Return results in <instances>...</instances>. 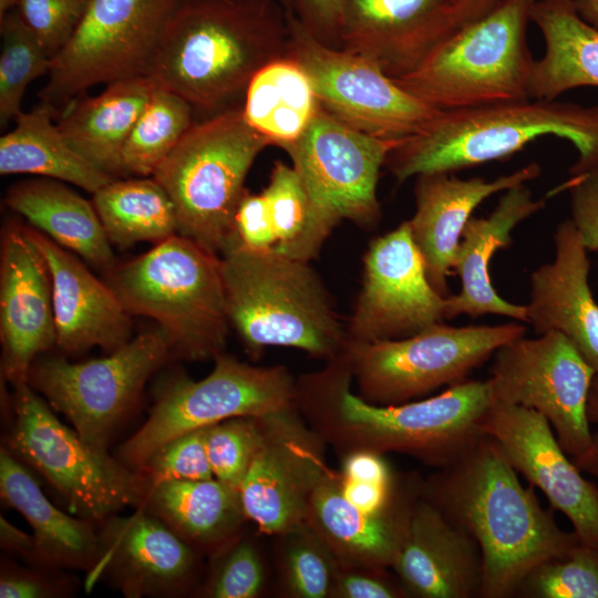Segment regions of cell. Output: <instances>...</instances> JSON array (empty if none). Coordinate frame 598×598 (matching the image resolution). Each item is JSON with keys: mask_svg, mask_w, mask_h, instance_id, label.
I'll return each mask as SVG.
<instances>
[{"mask_svg": "<svg viewBox=\"0 0 598 598\" xmlns=\"http://www.w3.org/2000/svg\"><path fill=\"white\" fill-rule=\"evenodd\" d=\"M446 298L431 285L409 221L370 244L362 287L347 324L349 342L411 337L445 319Z\"/></svg>", "mask_w": 598, "mask_h": 598, "instance_id": "cell-18", "label": "cell"}, {"mask_svg": "<svg viewBox=\"0 0 598 598\" xmlns=\"http://www.w3.org/2000/svg\"><path fill=\"white\" fill-rule=\"evenodd\" d=\"M0 124L6 126L21 113L28 85L49 73L51 58L14 9L0 18Z\"/></svg>", "mask_w": 598, "mask_h": 598, "instance_id": "cell-39", "label": "cell"}, {"mask_svg": "<svg viewBox=\"0 0 598 598\" xmlns=\"http://www.w3.org/2000/svg\"><path fill=\"white\" fill-rule=\"evenodd\" d=\"M0 544L7 553L20 557L25 563L42 567L33 535H29L0 516Z\"/></svg>", "mask_w": 598, "mask_h": 598, "instance_id": "cell-52", "label": "cell"}, {"mask_svg": "<svg viewBox=\"0 0 598 598\" xmlns=\"http://www.w3.org/2000/svg\"><path fill=\"white\" fill-rule=\"evenodd\" d=\"M100 553L86 585L109 577L128 598L175 597L195 584L199 554L145 508L101 524Z\"/></svg>", "mask_w": 598, "mask_h": 598, "instance_id": "cell-20", "label": "cell"}, {"mask_svg": "<svg viewBox=\"0 0 598 598\" xmlns=\"http://www.w3.org/2000/svg\"><path fill=\"white\" fill-rule=\"evenodd\" d=\"M530 100L440 112L421 132L402 140L384 166L403 182L503 159L537 138L556 136L577 150L570 176L598 167V105Z\"/></svg>", "mask_w": 598, "mask_h": 598, "instance_id": "cell-4", "label": "cell"}, {"mask_svg": "<svg viewBox=\"0 0 598 598\" xmlns=\"http://www.w3.org/2000/svg\"><path fill=\"white\" fill-rule=\"evenodd\" d=\"M235 239L249 249L274 251L276 237L261 193L247 189L243 196L235 217Z\"/></svg>", "mask_w": 598, "mask_h": 598, "instance_id": "cell-49", "label": "cell"}, {"mask_svg": "<svg viewBox=\"0 0 598 598\" xmlns=\"http://www.w3.org/2000/svg\"><path fill=\"white\" fill-rule=\"evenodd\" d=\"M198 381L185 374L158 389L150 416L118 450V460L138 468L166 442L237 416H260L297 404V380L282 365L256 367L225 352Z\"/></svg>", "mask_w": 598, "mask_h": 598, "instance_id": "cell-11", "label": "cell"}, {"mask_svg": "<svg viewBox=\"0 0 598 598\" xmlns=\"http://www.w3.org/2000/svg\"><path fill=\"white\" fill-rule=\"evenodd\" d=\"M327 443L297 404L261 415V439L239 487L247 519L279 536L305 523L311 494L329 468Z\"/></svg>", "mask_w": 598, "mask_h": 598, "instance_id": "cell-17", "label": "cell"}, {"mask_svg": "<svg viewBox=\"0 0 598 598\" xmlns=\"http://www.w3.org/2000/svg\"><path fill=\"white\" fill-rule=\"evenodd\" d=\"M499 0H456L454 24L457 28L488 13Z\"/></svg>", "mask_w": 598, "mask_h": 598, "instance_id": "cell-54", "label": "cell"}, {"mask_svg": "<svg viewBox=\"0 0 598 598\" xmlns=\"http://www.w3.org/2000/svg\"><path fill=\"white\" fill-rule=\"evenodd\" d=\"M553 261L530 275L526 322L537 334L565 336L598 374V302L589 286L588 250L573 221H561L554 234Z\"/></svg>", "mask_w": 598, "mask_h": 598, "instance_id": "cell-26", "label": "cell"}, {"mask_svg": "<svg viewBox=\"0 0 598 598\" xmlns=\"http://www.w3.org/2000/svg\"><path fill=\"white\" fill-rule=\"evenodd\" d=\"M277 1H279L287 11L292 12L293 0H277Z\"/></svg>", "mask_w": 598, "mask_h": 598, "instance_id": "cell-56", "label": "cell"}, {"mask_svg": "<svg viewBox=\"0 0 598 598\" xmlns=\"http://www.w3.org/2000/svg\"><path fill=\"white\" fill-rule=\"evenodd\" d=\"M261 439L260 416H237L205 429L214 477L239 491Z\"/></svg>", "mask_w": 598, "mask_h": 598, "instance_id": "cell-42", "label": "cell"}, {"mask_svg": "<svg viewBox=\"0 0 598 598\" xmlns=\"http://www.w3.org/2000/svg\"><path fill=\"white\" fill-rule=\"evenodd\" d=\"M288 11L277 0H177L150 78L192 107H235L255 74L287 58Z\"/></svg>", "mask_w": 598, "mask_h": 598, "instance_id": "cell-3", "label": "cell"}, {"mask_svg": "<svg viewBox=\"0 0 598 598\" xmlns=\"http://www.w3.org/2000/svg\"><path fill=\"white\" fill-rule=\"evenodd\" d=\"M544 206L543 199H535L532 190L519 184L504 192L488 216L468 219L452 267L462 288L460 293L446 298L445 319L492 313L526 322V306L512 303L496 292L488 266L494 252L511 245L512 230Z\"/></svg>", "mask_w": 598, "mask_h": 598, "instance_id": "cell-28", "label": "cell"}, {"mask_svg": "<svg viewBox=\"0 0 598 598\" xmlns=\"http://www.w3.org/2000/svg\"><path fill=\"white\" fill-rule=\"evenodd\" d=\"M570 195V220L588 251H598V167L573 175L559 189Z\"/></svg>", "mask_w": 598, "mask_h": 598, "instance_id": "cell-48", "label": "cell"}, {"mask_svg": "<svg viewBox=\"0 0 598 598\" xmlns=\"http://www.w3.org/2000/svg\"><path fill=\"white\" fill-rule=\"evenodd\" d=\"M155 86L151 78H135L107 84L94 96L80 95L59 113L58 127L85 161L123 177V146Z\"/></svg>", "mask_w": 598, "mask_h": 598, "instance_id": "cell-30", "label": "cell"}, {"mask_svg": "<svg viewBox=\"0 0 598 598\" xmlns=\"http://www.w3.org/2000/svg\"><path fill=\"white\" fill-rule=\"evenodd\" d=\"M579 16L598 29V0H573Z\"/></svg>", "mask_w": 598, "mask_h": 598, "instance_id": "cell-55", "label": "cell"}, {"mask_svg": "<svg viewBox=\"0 0 598 598\" xmlns=\"http://www.w3.org/2000/svg\"><path fill=\"white\" fill-rule=\"evenodd\" d=\"M205 429L166 442L136 468L146 477L150 488L165 481L215 478L206 452Z\"/></svg>", "mask_w": 598, "mask_h": 598, "instance_id": "cell-44", "label": "cell"}, {"mask_svg": "<svg viewBox=\"0 0 598 598\" xmlns=\"http://www.w3.org/2000/svg\"><path fill=\"white\" fill-rule=\"evenodd\" d=\"M207 579L198 591L209 598H255L265 586V567L257 547L241 534L214 553Z\"/></svg>", "mask_w": 598, "mask_h": 598, "instance_id": "cell-43", "label": "cell"}, {"mask_svg": "<svg viewBox=\"0 0 598 598\" xmlns=\"http://www.w3.org/2000/svg\"><path fill=\"white\" fill-rule=\"evenodd\" d=\"M0 255L1 374L13 386L28 382L38 355L55 344L52 282L27 227L3 229Z\"/></svg>", "mask_w": 598, "mask_h": 598, "instance_id": "cell-21", "label": "cell"}, {"mask_svg": "<svg viewBox=\"0 0 598 598\" xmlns=\"http://www.w3.org/2000/svg\"><path fill=\"white\" fill-rule=\"evenodd\" d=\"M107 283L132 316L153 319L171 354L204 361L223 353L229 320L219 256L176 234L113 268Z\"/></svg>", "mask_w": 598, "mask_h": 598, "instance_id": "cell-6", "label": "cell"}, {"mask_svg": "<svg viewBox=\"0 0 598 598\" xmlns=\"http://www.w3.org/2000/svg\"><path fill=\"white\" fill-rule=\"evenodd\" d=\"M534 1L499 0L457 28L415 71L392 80L441 112L530 99L535 60L526 29Z\"/></svg>", "mask_w": 598, "mask_h": 598, "instance_id": "cell-7", "label": "cell"}, {"mask_svg": "<svg viewBox=\"0 0 598 598\" xmlns=\"http://www.w3.org/2000/svg\"><path fill=\"white\" fill-rule=\"evenodd\" d=\"M93 206L111 244H158L178 234L174 204L152 176L115 178L93 194Z\"/></svg>", "mask_w": 598, "mask_h": 598, "instance_id": "cell-36", "label": "cell"}, {"mask_svg": "<svg viewBox=\"0 0 598 598\" xmlns=\"http://www.w3.org/2000/svg\"><path fill=\"white\" fill-rule=\"evenodd\" d=\"M529 17L545 42L532 68L530 99L556 100L571 89L598 86V29L579 16L574 1L535 0Z\"/></svg>", "mask_w": 598, "mask_h": 598, "instance_id": "cell-32", "label": "cell"}, {"mask_svg": "<svg viewBox=\"0 0 598 598\" xmlns=\"http://www.w3.org/2000/svg\"><path fill=\"white\" fill-rule=\"evenodd\" d=\"M391 569L409 597L481 595L483 558L477 543L451 523L421 489L411 504Z\"/></svg>", "mask_w": 598, "mask_h": 598, "instance_id": "cell-23", "label": "cell"}, {"mask_svg": "<svg viewBox=\"0 0 598 598\" xmlns=\"http://www.w3.org/2000/svg\"><path fill=\"white\" fill-rule=\"evenodd\" d=\"M269 145L243 106L194 123L152 175L174 204L178 234L220 256L235 238L248 171Z\"/></svg>", "mask_w": 598, "mask_h": 598, "instance_id": "cell-8", "label": "cell"}, {"mask_svg": "<svg viewBox=\"0 0 598 598\" xmlns=\"http://www.w3.org/2000/svg\"><path fill=\"white\" fill-rule=\"evenodd\" d=\"M29 470L6 446L1 447V498L31 526L41 566L91 570L100 553L96 524L53 505Z\"/></svg>", "mask_w": 598, "mask_h": 598, "instance_id": "cell-29", "label": "cell"}, {"mask_svg": "<svg viewBox=\"0 0 598 598\" xmlns=\"http://www.w3.org/2000/svg\"><path fill=\"white\" fill-rule=\"evenodd\" d=\"M587 413L590 424L596 426L592 431V444L587 455L575 464L581 472L598 477V374L589 391Z\"/></svg>", "mask_w": 598, "mask_h": 598, "instance_id": "cell-53", "label": "cell"}, {"mask_svg": "<svg viewBox=\"0 0 598 598\" xmlns=\"http://www.w3.org/2000/svg\"><path fill=\"white\" fill-rule=\"evenodd\" d=\"M481 426L514 470L568 518L581 544L598 548V485L582 476L548 421L535 410L493 401Z\"/></svg>", "mask_w": 598, "mask_h": 598, "instance_id": "cell-19", "label": "cell"}, {"mask_svg": "<svg viewBox=\"0 0 598 598\" xmlns=\"http://www.w3.org/2000/svg\"><path fill=\"white\" fill-rule=\"evenodd\" d=\"M59 569L20 567L4 563L0 573L1 598H56L68 596L73 584Z\"/></svg>", "mask_w": 598, "mask_h": 598, "instance_id": "cell-46", "label": "cell"}, {"mask_svg": "<svg viewBox=\"0 0 598 598\" xmlns=\"http://www.w3.org/2000/svg\"><path fill=\"white\" fill-rule=\"evenodd\" d=\"M219 259L228 320L252 359L267 347L326 361L344 352L347 326L308 261L249 249L235 238Z\"/></svg>", "mask_w": 598, "mask_h": 598, "instance_id": "cell-5", "label": "cell"}, {"mask_svg": "<svg viewBox=\"0 0 598 598\" xmlns=\"http://www.w3.org/2000/svg\"><path fill=\"white\" fill-rule=\"evenodd\" d=\"M55 113L39 103L22 112L12 131L0 138V174H31L71 183L94 194L115 177L94 167L64 138Z\"/></svg>", "mask_w": 598, "mask_h": 598, "instance_id": "cell-34", "label": "cell"}, {"mask_svg": "<svg viewBox=\"0 0 598 598\" xmlns=\"http://www.w3.org/2000/svg\"><path fill=\"white\" fill-rule=\"evenodd\" d=\"M292 13L318 41L339 49L341 0H293Z\"/></svg>", "mask_w": 598, "mask_h": 598, "instance_id": "cell-50", "label": "cell"}, {"mask_svg": "<svg viewBox=\"0 0 598 598\" xmlns=\"http://www.w3.org/2000/svg\"><path fill=\"white\" fill-rule=\"evenodd\" d=\"M540 171L539 164L529 163L493 181L482 177L462 179L445 172L416 176L415 213L408 221L427 278L437 292L450 296L447 277L473 210L493 194L537 178Z\"/></svg>", "mask_w": 598, "mask_h": 598, "instance_id": "cell-25", "label": "cell"}, {"mask_svg": "<svg viewBox=\"0 0 598 598\" xmlns=\"http://www.w3.org/2000/svg\"><path fill=\"white\" fill-rule=\"evenodd\" d=\"M177 0H87L66 45L53 58L40 103L64 107L97 84L150 78Z\"/></svg>", "mask_w": 598, "mask_h": 598, "instance_id": "cell-12", "label": "cell"}, {"mask_svg": "<svg viewBox=\"0 0 598 598\" xmlns=\"http://www.w3.org/2000/svg\"><path fill=\"white\" fill-rule=\"evenodd\" d=\"M456 0H341L339 49L398 79L452 34Z\"/></svg>", "mask_w": 598, "mask_h": 598, "instance_id": "cell-22", "label": "cell"}, {"mask_svg": "<svg viewBox=\"0 0 598 598\" xmlns=\"http://www.w3.org/2000/svg\"><path fill=\"white\" fill-rule=\"evenodd\" d=\"M4 446L62 496L71 514L95 524L127 506L141 507L150 489L140 470L64 425L29 382L13 385Z\"/></svg>", "mask_w": 598, "mask_h": 598, "instance_id": "cell-9", "label": "cell"}, {"mask_svg": "<svg viewBox=\"0 0 598 598\" xmlns=\"http://www.w3.org/2000/svg\"><path fill=\"white\" fill-rule=\"evenodd\" d=\"M287 58L307 74L319 105L364 134L404 140L421 132L437 111L400 87L360 55L318 41L288 12Z\"/></svg>", "mask_w": 598, "mask_h": 598, "instance_id": "cell-15", "label": "cell"}, {"mask_svg": "<svg viewBox=\"0 0 598 598\" xmlns=\"http://www.w3.org/2000/svg\"><path fill=\"white\" fill-rule=\"evenodd\" d=\"M86 6L87 0H16L13 9L53 60L72 38Z\"/></svg>", "mask_w": 598, "mask_h": 598, "instance_id": "cell-45", "label": "cell"}, {"mask_svg": "<svg viewBox=\"0 0 598 598\" xmlns=\"http://www.w3.org/2000/svg\"><path fill=\"white\" fill-rule=\"evenodd\" d=\"M488 379L494 401L535 410L574 463L591 448L587 413L595 369L561 333L520 337L495 351Z\"/></svg>", "mask_w": 598, "mask_h": 598, "instance_id": "cell-14", "label": "cell"}, {"mask_svg": "<svg viewBox=\"0 0 598 598\" xmlns=\"http://www.w3.org/2000/svg\"><path fill=\"white\" fill-rule=\"evenodd\" d=\"M421 483L422 495L471 535L483 558L480 597H516L537 564L580 544L561 529L553 508H543L533 486L524 487L497 443L487 435L454 463Z\"/></svg>", "mask_w": 598, "mask_h": 598, "instance_id": "cell-2", "label": "cell"}, {"mask_svg": "<svg viewBox=\"0 0 598 598\" xmlns=\"http://www.w3.org/2000/svg\"><path fill=\"white\" fill-rule=\"evenodd\" d=\"M402 140L364 134L319 106L290 155L316 215L332 229L343 219L372 227L381 217L380 169Z\"/></svg>", "mask_w": 598, "mask_h": 598, "instance_id": "cell-16", "label": "cell"}, {"mask_svg": "<svg viewBox=\"0 0 598 598\" xmlns=\"http://www.w3.org/2000/svg\"><path fill=\"white\" fill-rule=\"evenodd\" d=\"M516 597L598 598V548L580 543L543 560L525 576Z\"/></svg>", "mask_w": 598, "mask_h": 598, "instance_id": "cell-41", "label": "cell"}, {"mask_svg": "<svg viewBox=\"0 0 598 598\" xmlns=\"http://www.w3.org/2000/svg\"><path fill=\"white\" fill-rule=\"evenodd\" d=\"M4 202L61 247L99 269H113L111 243L93 203L63 182L43 177L18 183Z\"/></svg>", "mask_w": 598, "mask_h": 598, "instance_id": "cell-33", "label": "cell"}, {"mask_svg": "<svg viewBox=\"0 0 598 598\" xmlns=\"http://www.w3.org/2000/svg\"><path fill=\"white\" fill-rule=\"evenodd\" d=\"M388 569L337 566L329 598L409 597L399 578Z\"/></svg>", "mask_w": 598, "mask_h": 598, "instance_id": "cell-47", "label": "cell"}, {"mask_svg": "<svg viewBox=\"0 0 598 598\" xmlns=\"http://www.w3.org/2000/svg\"><path fill=\"white\" fill-rule=\"evenodd\" d=\"M193 122L192 105L156 85L122 150V176L151 177Z\"/></svg>", "mask_w": 598, "mask_h": 598, "instance_id": "cell-38", "label": "cell"}, {"mask_svg": "<svg viewBox=\"0 0 598 598\" xmlns=\"http://www.w3.org/2000/svg\"><path fill=\"white\" fill-rule=\"evenodd\" d=\"M171 355L159 329L138 334L107 357L34 361L29 384L64 414L80 437L106 452L114 431L137 403L147 380Z\"/></svg>", "mask_w": 598, "mask_h": 598, "instance_id": "cell-13", "label": "cell"}, {"mask_svg": "<svg viewBox=\"0 0 598 598\" xmlns=\"http://www.w3.org/2000/svg\"><path fill=\"white\" fill-rule=\"evenodd\" d=\"M51 275L55 344L65 353L113 352L131 338L132 315L107 282L38 229L27 227Z\"/></svg>", "mask_w": 598, "mask_h": 598, "instance_id": "cell-24", "label": "cell"}, {"mask_svg": "<svg viewBox=\"0 0 598 598\" xmlns=\"http://www.w3.org/2000/svg\"><path fill=\"white\" fill-rule=\"evenodd\" d=\"M421 481L399 507L370 514L347 499L341 489L340 473L329 467L311 494L305 523L337 566L391 569Z\"/></svg>", "mask_w": 598, "mask_h": 598, "instance_id": "cell-27", "label": "cell"}, {"mask_svg": "<svg viewBox=\"0 0 598 598\" xmlns=\"http://www.w3.org/2000/svg\"><path fill=\"white\" fill-rule=\"evenodd\" d=\"M261 194L276 237L274 251L309 262L317 256L332 228L313 212L293 166L276 162Z\"/></svg>", "mask_w": 598, "mask_h": 598, "instance_id": "cell-37", "label": "cell"}, {"mask_svg": "<svg viewBox=\"0 0 598 598\" xmlns=\"http://www.w3.org/2000/svg\"><path fill=\"white\" fill-rule=\"evenodd\" d=\"M525 331L519 323L452 327L437 322L408 338L349 342L343 354L361 399L396 405L466 380Z\"/></svg>", "mask_w": 598, "mask_h": 598, "instance_id": "cell-10", "label": "cell"}, {"mask_svg": "<svg viewBox=\"0 0 598 598\" xmlns=\"http://www.w3.org/2000/svg\"><path fill=\"white\" fill-rule=\"evenodd\" d=\"M319 106L307 74L293 60L282 58L255 74L243 111L252 128L285 148L305 132Z\"/></svg>", "mask_w": 598, "mask_h": 598, "instance_id": "cell-35", "label": "cell"}, {"mask_svg": "<svg viewBox=\"0 0 598 598\" xmlns=\"http://www.w3.org/2000/svg\"><path fill=\"white\" fill-rule=\"evenodd\" d=\"M341 463L340 474L349 480L390 483L396 478L384 455L374 452H352L342 456Z\"/></svg>", "mask_w": 598, "mask_h": 598, "instance_id": "cell-51", "label": "cell"}, {"mask_svg": "<svg viewBox=\"0 0 598 598\" xmlns=\"http://www.w3.org/2000/svg\"><path fill=\"white\" fill-rule=\"evenodd\" d=\"M141 507L198 553L210 555L239 536L248 520L239 491L217 478L158 483Z\"/></svg>", "mask_w": 598, "mask_h": 598, "instance_id": "cell-31", "label": "cell"}, {"mask_svg": "<svg viewBox=\"0 0 598 598\" xmlns=\"http://www.w3.org/2000/svg\"><path fill=\"white\" fill-rule=\"evenodd\" d=\"M280 538V578L289 597L329 598L337 564L323 544L302 523Z\"/></svg>", "mask_w": 598, "mask_h": 598, "instance_id": "cell-40", "label": "cell"}, {"mask_svg": "<svg viewBox=\"0 0 598 598\" xmlns=\"http://www.w3.org/2000/svg\"><path fill=\"white\" fill-rule=\"evenodd\" d=\"M344 354L297 380V408L340 456L368 451L399 453L445 467L484 435L483 417L494 401L488 380H464L437 395L396 405L368 403L351 390Z\"/></svg>", "mask_w": 598, "mask_h": 598, "instance_id": "cell-1", "label": "cell"}]
</instances>
